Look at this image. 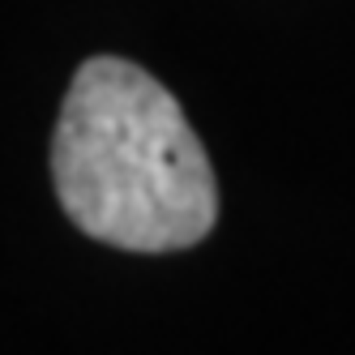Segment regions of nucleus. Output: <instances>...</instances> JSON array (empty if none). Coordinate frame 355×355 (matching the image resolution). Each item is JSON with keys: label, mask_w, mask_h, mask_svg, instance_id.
Here are the masks:
<instances>
[{"label": "nucleus", "mask_w": 355, "mask_h": 355, "mask_svg": "<svg viewBox=\"0 0 355 355\" xmlns=\"http://www.w3.org/2000/svg\"><path fill=\"white\" fill-rule=\"evenodd\" d=\"M52 180L69 223L124 252H175L214 232V167L175 94L133 60L90 56L60 103Z\"/></svg>", "instance_id": "f257e3e1"}]
</instances>
